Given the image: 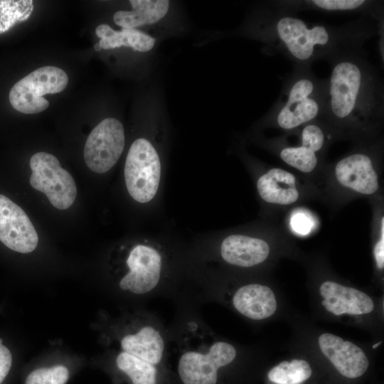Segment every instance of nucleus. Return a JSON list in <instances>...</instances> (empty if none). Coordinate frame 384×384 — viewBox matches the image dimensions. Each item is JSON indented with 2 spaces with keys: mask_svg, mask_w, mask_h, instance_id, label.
Segmentation results:
<instances>
[{
  "mask_svg": "<svg viewBox=\"0 0 384 384\" xmlns=\"http://www.w3.org/2000/svg\"><path fill=\"white\" fill-rule=\"evenodd\" d=\"M248 26L251 36L267 49L285 55L295 66L308 67L316 60L330 62L343 53L361 48L379 30L364 19L342 26L309 22L274 2L260 9Z\"/></svg>",
  "mask_w": 384,
  "mask_h": 384,
  "instance_id": "f257e3e1",
  "label": "nucleus"
},
{
  "mask_svg": "<svg viewBox=\"0 0 384 384\" xmlns=\"http://www.w3.org/2000/svg\"><path fill=\"white\" fill-rule=\"evenodd\" d=\"M330 63L321 117L333 124L352 128L380 122L384 112L383 83L361 48L343 53Z\"/></svg>",
  "mask_w": 384,
  "mask_h": 384,
  "instance_id": "f03ea898",
  "label": "nucleus"
},
{
  "mask_svg": "<svg viewBox=\"0 0 384 384\" xmlns=\"http://www.w3.org/2000/svg\"><path fill=\"white\" fill-rule=\"evenodd\" d=\"M324 94L325 80L318 79L310 67L294 66L267 118L285 130L315 121L322 116Z\"/></svg>",
  "mask_w": 384,
  "mask_h": 384,
  "instance_id": "7ed1b4c3",
  "label": "nucleus"
},
{
  "mask_svg": "<svg viewBox=\"0 0 384 384\" xmlns=\"http://www.w3.org/2000/svg\"><path fill=\"white\" fill-rule=\"evenodd\" d=\"M124 174L128 193L134 201L146 203L154 199L160 184L161 164L149 140L138 138L133 142L127 155Z\"/></svg>",
  "mask_w": 384,
  "mask_h": 384,
  "instance_id": "20e7f679",
  "label": "nucleus"
},
{
  "mask_svg": "<svg viewBox=\"0 0 384 384\" xmlns=\"http://www.w3.org/2000/svg\"><path fill=\"white\" fill-rule=\"evenodd\" d=\"M66 73L55 66L39 68L18 81L9 95L11 106L24 114H36L45 110L49 102L46 94L62 92L68 85Z\"/></svg>",
  "mask_w": 384,
  "mask_h": 384,
  "instance_id": "39448f33",
  "label": "nucleus"
},
{
  "mask_svg": "<svg viewBox=\"0 0 384 384\" xmlns=\"http://www.w3.org/2000/svg\"><path fill=\"white\" fill-rule=\"evenodd\" d=\"M30 166L31 186L45 193L53 206L65 210L73 205L77 196L75 182L55 156L37 152L31 157Z\"/></svg>",
  "mask_w": 384,
  "mask_h": 384,
  "instance_id": "423d86ee",
  "label": "nucleus"
},
{
  "mask_svg": "<svg viewBox=\"0 0 384 384\" xmlns=\"http://www.w3.org/2000/svg\"><path fill=\"white\" fill-rule=\"evenodd\" d=\"M125 144L124 130L119 120L107 117L90 133L84 148L87 167L97 174L111 169L121 156Z\"/></svg>",
  "mask_w": 384,
  "mask_h": 384,
  "instance_id": "0eeeda50",
  "label": "nucleus"
},
{
  "mask_svg": "<svg viewBox=\"0 0 384 384\" xmlns=\"http://www.w3.org/2000/svg\"><path fill=\"white\" fill-rule=\"evenodd\" d=\"M236 350L231 344L218 341L207 353L190 351L183 353L178 362V373L184 384H215L218 369L231 363Z\"/></svg>",
  "mask_w": 384,
  "mask_h": 384,
  "instance_id": "6e6552de",
  "label": "nucleus"
},
{
  "mask_svg": "<svg viewBox=\"0 0 384 384\" xmlns=\"http://www.w3.org/2000/svg\"><path fill=\"white\" fill-rule=\"evenodd\" d=\"M128 272L121 279L119 287L136 294H146L158 284L162 271L161 253L151 245L139 244L127 259Z\"/></svg>",
  "mask_w": 384,
  "mask_h": 384,
  "instance_id": "1a4fd4ad",
  "label": "nucleus"
},
{
  "mask_svg": "<svg viewBox=\"0 0 384 384\" xmlns=\"http://www.w3.org/2000/svg\"><path fill=\"white\" fill-rule=\"evenodd\" d=\"M0 241L9 249L20 252L33 251L38 234L24 210L8 197L0 194Z\"/></svg>",
  "mask_w": 384,
  "mask_h": 384,
  "instance_id": "9d476101",
  "label": "nucleus"
},
{
  "mask_svg": "<svg viewBox=\"0 0 384 384\" xmlns=\"http://www.w3.org/2000/svg\"><path fill=\"white\" fill-rule=\"evenodd\" d=\"M318 341L322 353L344 377L357 378L367 370L369 365L367 356L352 342L329 333L321 334Z\"/></svg>",
  "mask_w": 384,
  "mask_h": 384,
  "instance_id": "9b49d317",
  "label": "nucleus"
},
{
  "mask_svg": "<svg viewBox=\"0 0 384 384\" xmlns=\"http://www.w3.org/2000/svg\"><path fill=\"white\" fill-rule=\"evenodd\" d=\"M335 174L341 185L362 194H373L379 187L372 159L364 153H353L341 159L335 166Z\"/></svg>",
  "mask_w": 384,
  "mask_h": 384,
  "instance_id": "f8f14e48",
  "label": "nucleus"
},
{
  "mask_svg": "<svg viewBox=\"0 0 384 384\" xmlns=\"http://www.w3.org/2000/svg\"><path fill=\"white\" fill-rule=\"evenodd\" d=\"M319 292L324 298L322 305L336 316L365 314L374 309L373 300L366 294L335 282H324L320 286Z\"/></svg>",
  "mask_w": 384,
  "mask_h": 384,
  "instance_id": "ddd939ff",
  "label": "nucleus"
},
{
  "mask_svg": "<svg viewBox=\"0 0 384 384\" xmlns=\"http://www.w3.org/2000/svg\"><path fill=\"white\" fill-rule=\"evenodd\" d=\"M270 253V246L264 240L243 235H230L220 245L222 258L228 263L250 267L264 262Z\"/></svg>",
  "mask_w": 384,
  "mask_h": 384,
  "instance_id": "4468645a",
  "label": "nucleus"
},
{
  "mask_svg": "<svg viewBox=\"0 0 384 384\" xmlns=\"http://www.w3.org/2000/svg\"><path fill=\"white\" fill-rule=\"evenodd\" d=\"M233 304L241 314L254 320L271 316L277 307L272 290L260 284H250L239 288L233 296Z\"/></svg>",
  "mask_w": 384,
  "mask_h": 384,
  "instance_id": "2eb2a0df",
  "label": "nucleus"
},
{
  "mask_svg": "<svg viewBox=\"0 0 384 384\" xmlns=\"http://www.w3.org/2000/svg\"><path fill=\"white\" fill-rule=\"evenodd\" d=\"M257 188L260 196L267 203L289 205L299 198L295 176L279 168L271 169L261 176Z\"/></svg>",
  "mask_w": 384,
  "mask_h": 384,
  "instance_id": "dca6fc26",
  "label": "nucleus"
},
{
  "mask_svg": "<svg viewBox=\"0 0 384 384\" xmlns=\"http://www.w3.org/2000/svg\"><path fill=\"white\" fill-rule=\"evenodd\" d=\"M131 9L114 13L113 21L122 28L138 29L164 18L169 11L170 2L166 0H130Z\"/></svg>",
  "mask_w": 384,
  "mask_h": 384,
  "instance_id": "f3484780",
  "label": "nucleus"
},
{
  "mask_svg": "<svg viewBox=\"0 0 384 384\" xmlns=\"http://www.w3.org/2000/svg\"><path fill=\"white\" fill-rule=\"evenodd\" d=\"M95 34L100 38L98 44L101 49L105 50L124 46L134 51L146 53L156 44L153 36L139 29L114 30L107 24H100L96 28Z\"/></svg>",
  "mask_w": 384,
  "mask_h": 384,
  "instance_id": "a211bd4d",
  "label": "nucleus"
},
{
  "mask_svg": "<svg viewBox=\"0 0 384 384\" xmlns=\"http://www.w3.org/2000/svg\"><path fill=\"white\" fill-rule=\"evenodd\" d=\"M279 6L291 11L311 9L321 11H358L381 19L380 4L366 0H311L296 1H279Z\"/></svg>",
  "mask_w": 384,
  "mask_h": 384,
  "instance_id": "6ab92c4d",
  "label": "nucleus"
},
{
  "mask_svg": "<svg viewBox=\"0 0 384 384\" xmlns=\"http://www.w3.org/2000/svg\"><path fill=\"white\" fill-rule=\"evenodd\" d=\"M121 346L124 352L154 365L162 358L164 343L160 333L147 326L134 334L124 336L121 341Z\"/></svg>",
  "mask_w": 384,
  "mask_h": 384,
  "instance_id": "aec40b11",
  "label": "nucleus"
},
{
  "mask_svg": "<svg viewBox=\"0 0 384 384\" xmlns=\"http://www.w3.org/2000/svg\"><path fill=\"white\" fill-rule=\"evenodd\" d=\"M116 363L133 384H156V370L153 364L124 351L117 356Z\"/></svg>",
  "mask_w": 384,
  "mask_h": 384,
  "instance_id": "412c9836",
  "label": "nucleus"
},
{
  "mask_svg": "<svg viewBox=\"0 0 384 384\" xmlns=\"http://www.w3.org/2000/svg\"><path fill=\"white\" fill-rule=\"evenodd\" d=\"M309 363L304 360L293 359L283 361L268 373V378L277 384H300L311 375Z\"/></svg>",
  "mask_w": 384,
  "mask_h": 384,
  "instance_id": "4be33fe9",
  "label": "nucleus"
},
{
  "mask_svg": "<svg viewBox=\"0 0 384 384\" xmlns=\"http://www.w3.org/2000/svg\"><path fill=\"white\" fill-rule=\"evenodd\" d=\"M279 156L288 165L304 173L312 171L317 165L316 153L306 144L297 146H285L279 151Z\"/></svg>",
  "mask_w": 384,
  "mask_h": 384,
  "instance_id": "5701e85b",
  "label": "nucleus"
},
{
  "mask_svg": "<svg viewBox=\"0 0 384 384\" xmlns=\"http://www.w3.org/2000/svg\"><path fill=\"white\" fill-rule=\"evenodd\" d=\"M33 10V1H0V33L26 21Z\"/></svg>",
  "mask_w": 384,
  "mask_h": 384,
  "instance_id": "b1692460",
  "label": "nucleus"
},
{
  "mask_svg": "<svg viewBox=\"0 0 384 384\" xmlns=\"http://www.w3.org/2000/svg\"><path fill=\"white\" fill-rule=\"evenodd\" d=\"M68 378V368L57 365L34 370L26 378L25 384H65Z\"/></svg>",
  "mask_w": 384,
  "mask_h": 384,
  "instance_id": "393cba45",
  "label": "nucleus"
},
{
  "mask_svg": "<svg viewBox=\"0 0 384 384\" xmlns=\"http://www.w3.org/2000/svg\"><path fill=\"white\" fill-rule=\"evenodd\" d=\"M12 364V355L0 338V384L8 375Z\"/></svg>",
  "mask_w": 384,
  "mask_h": 384,
  "instance_id": "a878e982",
  "label": "nucleus"
},
{
  "mask_svg": "<svg viewBox=\"0 0 384 384\" xmlns=\"http://www.w3.org/2000/svg\"><path fill=\"white\" fill-rule=\"evenodd\" d=\"M292 228L297 233L305 235L311 228V221L305 214L294 215L291 221Z\"/></svg>",
  "mask_w": 384,
  "mask_h": 384,
  "instance_id": "bb28decb",
  "label": "nucleus"
},
{
  "mask_svg": "<svg viewBox=\"0 0 384 384\" xmlns=\"http://www.w3.org/2000/svg\"><path fill=\"white\" fill-rule=\"evenodd\" d=\"M374 256L377 266L379 269L384 267V218L381 221V235L378 242L374 247Z\"/></svg>",
  "mask_w": 384,
  "mask_h": 384,
  "instance_id": "cd10ccee",
  "label": "nucleus"
},
{
  "mask_svg": "<svg viewBox=\"0 0 384 384\" xmlns=\"http://www.w3.org/2000/svg\"><path fill=\"white\" fill-rule=\"evenodd\" d=\"M95 49L96 50H97V51L101 50V48H100V45L98 44V43L95 45Z\"/></svg>",
  "mask_w": 384,
  "mask_h": 384,
  "instance_id": "c85d7f7f",
  "label": "nucleus"
},
{
  "mask_svg": "<svg viewBox=\"0 0 384 384\" xmlns=\"http://www.w3.org/2000/svg\"><path fill=\"white\" fill-rule=\"evenodd\" d=\"M381 343H382L381 341H379L378 343L374 344V345L373 346V348H377Z\"/></svg>",
  "mask_w": 384,
  "mask_h": 384,
  "instance_id": "c756f323",
  "label": "nucleus"
}]
</instances>
